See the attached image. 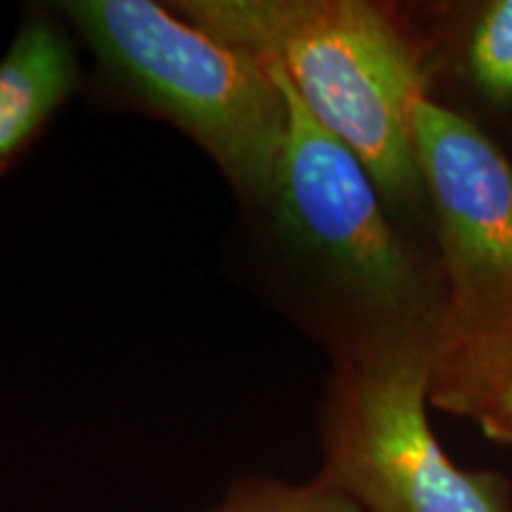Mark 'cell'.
Here are the masks:
<instances>
[{
    "instance_id": "3957f363",
    "label": "cell",
    "mask_w": 512,
    "mask_h": 512,
    "mask_svg": "<svg viewBox=\"0 0 512 512\" xmlns=\"http://www.w3.org/2000/svg\"><path fill=\"white\" fill-rule=\"evenodd\" d=\"M62 12L112 76L204 147L245 200L271 207L287 110L264 64L152 0Z\"/></svg>"
},
{
    "instance_id": "5b68a950",
    "label": "cell",
    "mask_w": 512,
    "mask_h": 512,
    "mask_svg": "<svg viewBox=\"0 0 512 512\" xmlns=\"http://www.w3.org/2000/svg\"><path fill=\"white\" fill-rule=\"evenodd\" d=\"M283 93L287 126L268 211L287 240L311 254L382 332L430 337L432 306L418 261L389 216L366 164L325 128L285 74L259 60Z\"/></svg>"
},
{
    "instance_id": "9c48e42d",
    "label": "cell",
    "mask_w": 512,
    "mask_h": 512,
    "mask_svg": "<svg viewBox=\"0 0 512 512\" xmlns=\"http://www.w3.org/2000/svg\"><path fill=\"white\" fill-rule=\"evenodd\" d=\"M477 420L486 439L512 444V380L505 384Z\"/></svg>"
},
{
    "instance_id": "7a4b0ae2",
    "label": "cell",
    "mask_w": 512,
    "mask_h": 512,
    "mask_svg": "<svg viewBox=\"0 0 512 512\" xmlns=\"http://www.w3.org/2000/svg\"><path fill=\"white\" fill-rule=\"evenodd\" d=\"M413 140L444 273L430 403L479 418L512 380V166L475 121L430 93L415 102Z\"/></svg>"
},
{
    "instance_id": "ba28073f",
    "label": "cell",
    "mask_w": 512,
    "mask_h": 512,
    "mask_svg": "<svg viewBox=\"0 0 512 512\" xmlns=\"http://www.w3.org/2000/svg\"><path fill=\"white\" fill-rule=\"evenodd\" d=\"M467 69L486 98L512 100V0H494L477 17L467 46Z\"/></svg>"
},
{
    "instance_id": "6da1fadb",
    "label": "cell",
    "mask_w": 512,
    "mask_h": 512,
    "mask_svg": "<svg viewBox=\"0 0 512 512\" xmlns=\"http://www.w3.org/2000/svg\"><path fill=\"white\" fill-rule=\"evenodd\" d=\"M171 10L275 64L387 200H418L425 185L413 110L427 83L418 48L392 12L366 0H185Z\"/></svg>"
},
{
    "instance_id": "8992f818",
    "label": "cell",
    "mask_w": 512,
    "mask_h": 512,
    "mask_svg": "<svg viewBox=\"0 0 512 512\" xmlns=\"http://www.w3.org/2000/svg\"><path fill=\"white\" fill-rule=\"evenodd\" d=\"M79 86L76 50L60 27L31 17L0 60V174Z\"/></svg>"
},
{
    "instance_id": "52a82bcc",
    "label": "cell",
    "mask_w": 512,
    "mask_h": 512,
    "mask_svg": "<svg viewBox=\"0 0 512 512\" xmlns=\"http://www.w3.org/2000/svg\"><path fill=\"white\" fill-rule=\"evenodd\" d=\"M204 512H366L323 475L304 484L252 477L235 482L223 501Z\"/></svg>"
},
{
    "instance_id": "277c9868",
    "label": "cell",
    "mask_w": 512,
    "mask_h": 512,
    "mask_svg": "<svg viewBox=\"0 0 512 512\" xmlns=\"http://www.w3.org/2000/svg\"><path fill=\"white\" fill-rule=\"evenodd\" d=\"M430 337L382 332L342 363L323 475L366 512H512L508 479L453 463L430 425Z\"/></svg>"
}]
</instances>
